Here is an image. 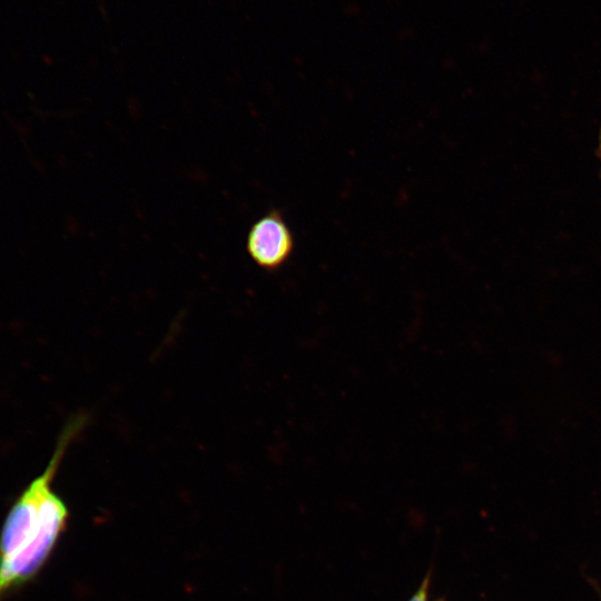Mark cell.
Wrapping results in <instances>:
<instances>
[{"mask_svg": "<svg viewBox=\"0 0 601 601\" xmlns=\"http://www.w3.org/2000/svg\"><path fill=\"white\" fill-rule=\"evenodd\" d=\"M85 423L83 416H77L66 424L48 465L7 513L0 531V601L40 573L67 528L69 510L52 484Z\"/></svg>", "mask_w": 601, "mask_h": 601, "instance_id": "6da1fadb", "label": "cell"}, {"mask_svg": "<svg viewBox=\"0 0 601 601\" xmlns=\"http://www.w3.org/2000/svg\"><path fill=\"white\" fill-rule=\"evenodd\" d=\"M294 235L283 214L270 209L249 228L246 250L252 260L267 272L283 267L293 254Z\"/></svg>", "mask_w": 601, "mask_h": 601, "instance_id": "7a4b0ae2", "label": "cell"}, {"mask_svg": "<svg viewBox=\"0 0 601 601\" xmlns=\"http://www.w3.org/2000/svg\"><path fill=\"white\" fill-rule=\"evenodd\" d=\"M430 578L426 577L408 601H428Z\"/></svg>", "mask_w": 601, "mask_h": 601, "instance_id": "3957f363", "label": "cell"}, {"mask_svg": "<svg viewBox=\"0 0 601 601\" xmlns=\"http://www.w3.org/2000/svg\"><path fill=\"white\" fill-rule=\"evenodd\" d=\"M600 149H601V139H600Z\"/></svg>", "mask_w": 601, "mask_h": 601, "instance_id": "277c9868", "label": "cell"}]
</instances>
